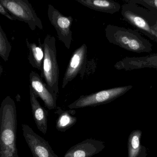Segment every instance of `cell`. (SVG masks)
I'll list each match as a JSON object with an SVG mask.
<instances>
[{
  "label": "cell",
  "instance_id": "6da1fadb",
  "mask_svg": "<svg viewBox=\"0 0 157 157\" xmlns=\"http://www.w3.org/2000/svg\"><path fill=\"white\" fill-rule=\"evenodd\" d=\"M17 111L14 100L10 96L2 101L0 107V157H16Z\"/></svg>",
  "mask_w": 157,
  "mask_h": 157
},
{
  "label": "cell",
  "instance_id": "7a4b0ae2",
  "mask_svg": "<svg viewBox=\"0 0 157 157\" xmlns=\"http://www.w3.org/2000/svg\"><path fill=\"white\" fill-rule=\"evenodd\" d=\"M105 35L109 43L130 52L150 53L152 50L150 42L136 30L108 25L105 28Z\"/></svg>",
  "mask_w": 157,
  "mask_h": 157
},
{
  "label": "cell",
  "instance_id": "3957f363",
  "mask_svg": "<svg viewBox=\"0 0 157 157\" xmlns=\"http://www.w3.org/2000/svg\"><path fill=\"white\" fill-rule=\"evenodd\" d=\"M121 14L129 24L157 43V35L151 29L157 22V15L143 6L125 2L121 8Z\"/></svg>",
  "mask_w": 157,
  "mask_h": 157
},
{
  "label": "cell",
  "instance_id": "277c9868",
  "mask_svg": "<svg viewBox=\"0 0 157 157\" xmlns=\"http://www.w3.org/2000/svg\"><path fill=\"white\" fill-rule=\"evenodd\" d=\"M43 45L44 58L41 71V77L44 79L50 90L58 95L59 93V71L57 60L56 38L50 35H47Z\"/></svg>",
  "mask_w": 157,
  "mask_h": 157
},
{
  "label": "cell",
  "instance_id": "5b68a950",
  "mask_svg": "<svg viewBox=\"0 0 157 157\" xmlns=\"http://www.w3.org/2000/svg\"><path fill=\"white\" fill-rule=\"evenodd\" d=\"M131 85L115 87L100 91L89 95H82L78 100L68 105L70 109L92 107L108 103L124 95L131 90Z\"/></svg>",
  "mask_w": 157,
  "mask_h": 157
},
{
  "label": "cell",
  "instance_id": "8992f818",
  "mask_svg": "<svg viewBox=\"0 0 157 157\" xmlns=\"http://www.w3.org/2000/svg\"><path fill=\"white\" fill-rule=\"evenodd\" d=\"M2 4L15 20L27 23L32 31L43 30L42 21L28 0H1Z\"/></svg>",
  "mask_w": 157,
  "mask_h": 157
},
{
  "label": "cell",
  "instance_id": "52a82bcc",
  "mask_svg": "<svg viewBox=\"0 0 157 157\" xmlns=\"http://www.w3.org/2000/svg\"><path fill=\"white\" fill-rule=\"evenodd\" d=\"M48 16L50 23L56 31L59 40L69 49L72 40L71 26L73 18L71 16H65L50 4L48 6Z\"/></svg>",
  "mask_w": 157,
  "mask_h": 157
},
{
  "label": "cell",
  "instance_id": "ba28073f",
  "mask_svg": "<svg viewBox=\"0 0 157 157\" xmlns=\"http://www.w3.org/2000/svg\"><path fill=\"white\" fill-rule=\"evenodd\" d=\"M23 135L33 157H58L48 142L26 124H22Z\"/></svg>",
  "mask_w": 157,
  "mask_h": 157
},
{
  "label": "cell",
  "instance_id": "9c48e42d",
  "mask_svg": "<svg viewBox=\"0 0 157 157\" xmlns=\"http://www.w3.org/2000/svg\"><path fill=\"white\" fill-rule=\"evenodd\" d=\"M87 47L86 44L76 49L70 59L64 74L62 88L64 89L69 82L75 78L79 73L83 78L87 64Z\"/></svg>",
  "mask_w": 157,
  "mask_h": 157
},
{
  "label": "cell",
  "instance_id": "30bf717a",
  "mask_svg": "<svg viewBox=\"0 0 157 157\" xmlns=\"http://www.w3.org/2000/svg\"><path fill=\"white\" fill-rule=\"evenodd\" d=\"M30 89L36 97L40 98L49 110L57 108V95L50 90L46 83L44 82L41 76L34 71L30 74Z\"/></svg>",
  "mask_w": 157,
  "mask_h": 157
},
{
  "label": "cell",
  "instance_id": "8fae6325",
  "mask_svg": "<svg viewBox=\"0 0 157 157\" xmlns=\"http://www.w3.org/2000/svg\"><path fill=\"white\" fill-rule=\"evenodd\" d=\"M114 68L118 70L126 71L143 68L155 69L157 70V54L137 57H126L117 62Z\"/></svg>",
  "mask_w": 157,
  "mask_h": 157
},
{
  "label": "cell",
  "instance_id": "7c38bea8",
  "mask_svg": "<svg viewBox=\"0 0 157 157\" xmlns=\"http://www.w3.org/2000/svg\"><path fill=\"white\" fill-rule=\"evenodd\" d=\"M104 145L102 141L87 139L72 146L64 157H91L102 150Z\"/></svg>",
  "mask_w": 157,
  "mask_h": 157
},
{
  "label": "cell",
  "instance_id": "4fadbf2b",
  "mask_svg": "<svg viewBox=\"0 0 157 157\" xmlns=\"http://www.w3.org/2000/svg\"><path fill=\"white\" fill-rule=\"evenodd\" d=\"M30 94L32 113L36 124L37 128L45 135L48 130V111L41 105L37 100V97L31 89Z\"/></svg>",
  "mask_w": 157,
  "mask_h": 157
},
{
  "label": "cell",
  "instance_id": "5bb4252c",
  "mask_svg": "<svg viewBox=\"0 0 157 157\" xmlns=\"http://www.w3.org/2000/svg\"><path fill=\"white\" fill-rule=\"evenodd\" d=\"M82 5L96 11L113 14L121 9L120 3L113 0H76Z\"/></svg>",
  "mask_w": 157,
  "mask_h": 157
},
{
  "label": "cell",
  "instance_id": "9a60e30c",
  "mask_svg": "<svg viewBox=\"0 0 157 157\" xmlns=\"http://www.w3.org/2000/svg\"><path fill=\"white\" fill-rule=\"evenodd\" d=\"M56 109L55 113L58 115L56 128L60 132H66L77 123V118L75 116L76 111L74 109L62 110L59 107H57Z\"/></svg>",
  "mask_w": 157,
  "mask_h": 157
},
{
  "label": "cell",
  "instance_id": "2e32d148",
  "mask_svg": "<svg viewBox=\"0 0 157 157\" xmlns=\"http://www.w3.org/2000/svg\"><path fill=\"white\" fill-rule=\"evenodd\" d=\"M26 43L29 49L28 60L33 67L42 71L43 62L44 58V45L41 44L40 38L38 39V45L35 43H31L26 39Z\"/></svg>",
  "mask_w": 157,
  "mask_h": 157
},
{
  "label": "cell",
  "instance_id": "e0dca14e",
  "mask_svg": "<svg viewBox=\"0 0 157 157\" xmlns=\"http://www.w3.org/2000/svg\"><path fill=\"white\" fill-rule=\"evenodd\" d=\"M141 132L140 130L133 131L128 138V157H138L141 148L140 139Z\"/></svg>",
  "mask_w": 157,
  "mask_h": 157
},
{
  "label": "cell",
  "instance_id": "ac0fdd59",
  "mask_svg": "<svg viewBox=\"0 0 157 157\" xmlns=\"http://www.w3.org/2000/svg\"><path fill=\"white\" fill-rule=\"evenodd\" d=\"M12 46L6 34L0 25V56L5 62L8 61L11 51Z\"/></svg>",
  "mask_w": 157,
  "mask_h": 157
},
{
  "label": "cell",
  "instance_id": "d6986e66",
  "mask_svg": "<svg viewBox=\"0 0 157 157\" xmlns=\"http://www.w3.org/2000/svg\"><path fill=\"white\" fill-rule=\"evenodd\" d=\"M124 1L142 5L157 15V0H124Z\"/></svg>",
  "mask_w": 157,
  "mask_h": 157
},
{
  "label": "cell",
  "instance_id": "ffe728a7",
  "mask_svg": "<svg viewBox=\"0 0 157 157\" xmlns=\"http://www.w3.org/2000/svg\"><path fill=\"white\" fill-rule=\"evenodd\" d=\"M0 13L11 21H15V19L8 12L6 8L0 3Z\"/></svg>",
  "mask_w": 157,
  "mask_h": 157
},
{
  "label": "cell",
  "instance_id": "44dd1931",
  "mask_svg": "<svg viewBox=\"0 0 157 157\" xmlns=\"http://www.w3.org/2000/svg\"><path fill=\"white\" fill-rule=\"evenodd\" d=\"M151 29H152V30H154V29H157V23H156V25L151 28Z\"/></svg>",
  "mask_w": 157,
  "mask_h": 157
},
{
  "label": "cell",
  "instance_id": "7402d4cb",
  "mask_svg": "<svg viewBox=\"0 0 157 157\" xmlns=\"http://www.w3.org/2000/svg\"><path fill=\"white\" fill-rule=\"evenodd\" d=\"M153 31H154V32H155V33H156V35H157V29H154V30H153Z\"/></svg>",
  "mask_w": 157,
  "mask_h": 157
},
{
  "label": "cell",
  "instance_id": "603a6c76",
  "mask_svg": "<svg viewBox=\"0 0 157 157\" xmlns=\"http://www.w3.org/2000/svg\"><path fill=\"white\" fill-rule=\"evenodd\" d=\"M16 157H19V155H17V156H16Z\"/></svg>",
  "mask_w": 157,
  "mask_h": 157
}]
</instances>
